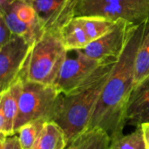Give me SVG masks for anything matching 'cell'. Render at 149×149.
<instances>
[{
	"instance_id": "15",
	"label": "cell",
	"mask_w": 149,
	"mask_h": 149,
	"mask_svg": "<svg viewBox=\"0 0 149 149\" xmlns=\"http://www.w3.org/2000/svg\"><path fill=\"white\" fill-rule=\"evenodd\" d=\"M67 141L62 128L55 122L46 121L31 149H65Z\"/></svg>"
},
{
	"instance_id": "16",
	"label": "cell",
	"mask_w": 149,
	"mask_h": 149,
	"mask_svg": "<svg viewBox=\"0 0 149 149\" xmlns=\"http://www.w3.org/2000/svg\"><path fill=\"white\" fill-rule=\"evenodd\" d=\"M149 76V20L147 21L144 34L136 54L134 86Z\"/></svg>"
},
{
	"instance_id": "8",
	"label": "cell",
	"mask_w": 149,
	"mask_h": 149,
	"mask_svg": "<svg viewBox=\"0 0 149 149\" xmlns=\"http://www.w3.org/2000/svg\"><path fill=\"white\" fill-rule=\"evenodd\" d=\"M135 26L125 20H119L107 33L92 41L80 51L101 63L116 61L120 57Z\"/></svg>"
},
{
	"instance_id": "17",
	"label": "cell",
	"mask_w": 149,
	"mask_h": 149,
	"mask_svg": "<svg viewBox=\"0 0 149 149\" xmlns=\"http://www.w3.org/2000/svg\"><path fill=\"white\" fill-rule=\"evenodd\" d=\"M91 41H93L112 30L118 21L100 17H78Z\"/></svg>"
},
{
	"instance_id": "4",
	"label": "cell",
	"mask_w": 149,
	"mask_h": 149,
	"mask_svg": "<svg viewBox=\"0 0 149 149\" xmlns=\"http://www.w3.org/2000/svg\"><path fill=\"white\" fill-rule=\"evenodd\" d=\"M18 80V113L15 123V134L27 123L39 120H51L61 93L54 86L21 79Z\"/></svg>"
},
{
	"instance_id": "23",
	"label": "cell",
	"mask_w": 149,
	"mask_h": 149,
	"mask_svg": "<svg viewBox=\"0 0 149 149\" xmlns=\"http://www.w3.org/2000/svg\"><path fill=\"white\" fill-rule=\"evenodd\" d=\"M25 1H28V2H31V0H25Z\"/></svg>"
},
{
	"instance_id": "20",
	"label": "cell",
	"mask_w": 149,
	"mask_h": 149,
	"mask_svg": "<svg viewBox=\"0 0 149 149\" xmlns=\"http://www.w3.org/2000/svg\"><path fill=\"white\" fill-rule=\"evenodd\" d=\"M1 149H23L17 134L4 136L1 134Z\"/></svg>"
},
{
	"instance_id": "14",
	"label": "cell",
	"mask_w": 149,
	"mask_h": 149,
	"mask_svg": "<svg viewBox=\"0 0 149 149\" xmlns=\"http://www.w3.org/2000/svg\"><path fill=\"white\" fill-rule=\"evenodd\" d=\"M60 36L68 52L83 50L92 42L78 17L72 18L63 27Z\"/></svg>"
},
{
	"instance_id": "13",
	"label": "cell",
	"mask_w": 149,
	"mask_h": 149,
	"mask_svg": "<svg viewBox=\"0 0 149 149\" xmlns=\"http://www.w3.org/2000/svg\"><path fill=\"white\" fill-rule=\"evenodd\" d=\"M112 139L103 129L89 127L74 139H72L65 149H108Z\"/></svg>"
},
{
	"instance_id": "10",
	"label": "cell",
	"mask_w": 149,
	"mask_h": 149,
	"mask_svg": "<svg viewBox=\"0 0 149 149\" xmlns=\"http://www.w3.org/2000/svg\"><path fill=\"white\" fill-rule=\"evenodd\" d=\"M38 20L45 31L60 32L75 17L78 0H31Z\"/></svg>"
},
{
	"instance_id": "18",
	"label": "cell",
	"mask_w": 149,
	"mask_h": 149,
	"mask_svg": "<svg viewBox=\"0 0 149 149\" xmlns=\"http://www.w3.org/2000/svg\"><path fill=\"white\" fill-rule=\"evenodd\" d=\"M47 120H39L24 125L16 133L23 149H31Z\"/></svg>"
},
{
	"instance_id": "22",
	"label": "cell",
	"mask_w": 149,
	"mask_h": 149,
	"mask_svg": "<svg viewBox=\"0 0 149 149\" xmlns=\"http://www.w3.org/2000/svg\"><path fill=\"white\" fill-rule=\"evenodd\" d=\"M143 133V138L145 142V148L146 149H149V122L144 123L141 126Z\"/></svg>"
},
{
	"instance_id": "6",
	"label": "cell",
	"mask_w": 149,
	"mask_h": 149,
	"mask_svg": "<svg viewBox=\"0 0 149 149\" xmlns=\"http://www.w3.org/2000/svg\"><path fill=\"white\" fill-rule=\"evenodd\" d=\"M0 17L14 35L34 45L45 31L31 3L25 0H0Z\"/></svg>"
},
{
	"instance_id": "19",
	"label": "cell",
	"mask_w": 149,
	"mask_h": 149,
	"mask_svg": "<svg viewBox=\"0 0 149 149\" xmlns=\"http://www.w3.org/2000/svg\"><path fill=\"white\" fill-rule=\"evenodd\" d=\"M108 149H146L141 127L112 141Z\"/></svg>"
},
{
	"instance_id": "7",
	"label": "cell",
	"mask_w": 149,
	"mask_h": 149,
	"mask_svg": "<svg viewBox=\"0 0 149 149\" xmlns=\"http://www.w3.org/2000/svg\"><path fill=\"white\" fill-rule=\"evenodd\" d=\"M32 46V44L17 35H13L7 44L0 46V93L19 79Z\"/></svg>"
},
{
	"instance_id": "11",
	"label": "cell",
	"mask_w": 149,
	"mask_h": 149,
	"mask_svg": "<svg viewBox=\"0 0 149 149\" xmlns=\"http://www.w3.org/2000/svg\"><path fill=\"white\" fill-rule=\"evenodd\" d=\"M126 122L137 127L149 122V76L134 86L127 107Z\"/></svg>"
},
{
	"instance_id": "9",
	"label": "cell",
	"mask_w": 149,
	"mask_h": 149,
	"mask_svg": "<svg viewBox=\"0 0 149 149\" xmlns=\"http://www.w3.org/2000/svg\"><path fill=\"white\" fill-rule=\"evenodd\" d=\"M74 52L72 57L67 53L53 85L61 93H69L78 87L104 64L88 57L80 50Z\"/></svg>"
},
{
	"instance_id": "3",
	"label": "cell",
	"mask_w": 149,
	"mask_h": 149,
	"mask_svg": "<svg viewBox=\"0 0 149 149\" xmlns=\"http://www.w3.org/2000/svg\"><path fill=\"white\" fill-rule=\"evenodd\" d=\"M67 53L60 32L45 31L33 45L19 79L53 86Z\"/></svg>"
},
{
	"instance_id": "1",
	"label": "cell",
	"mask_w": 149,
	"mask_h": 149,
	"mask_svg": "<svg viewBox=\"0 0 149 149\" xmlns=\"http://www.w3.org/2000/svg\"><path fill=\"white\" fill-rule=\"evenodd\" d=\"M146 23L136 25L103 88L89 127L103 129L112 141L123 135L126 111L134 87L135 60ZM88 127V128H89Z\"/></svg>"
},
{
	"instance_id": "2",
	"label": "cell",
	"mask_w": 149,
	"mask_h": 149,
	"mask_svg": "<svg viewBox=\"0 0 149 149\" xmlns=\"http://www.w3.org/2000/svg\"><path fill=\"white\" fill-rule=\"evenodd\" d=\"M116 62L102 64L78 87L59 94L51 120L62 128L67 144L89 127L100 94Z\"/></svg>"
},
{
	"instance_id": "21",
	"label": "cell",
	"mask_w": 149,
	"mask_h": 149,
	"mask_svg": "<svg viewBox=\"0 0 149 149\" xmlns=\"http://www.w3.org/2000/svg\"><path fill=\"white\" fill-rule=\"evenodd\" d=\"M13 35L4 20L0 17V46L7 44L12 38Z\"/></svg>"
},
{
	"instance_id": "12",
	"label": "cell",
	"mask_w": 149,
	"mask_h": 149,
	"mask_svg": "<svg viewBox=\"0 0 149 149\" xmlns=\"http://www.w3.org/2000/svg\"><path fill=\"white\" fill-rule=\"evenodd\" d=\"M19 80L0 93V132L4 136L15 134V123L18 113Z\"/></svg>"
},
{
	"instance_id": "5",
	"label": "cell",
	"mask_w": 149,
	"mask_h": 149,
	"mask_svg": "<svg viewBox=\"0 0 149 149\" xmlns=\"http://www.w3.org/2000/svg\"><path fill=\"white\" fill-rule=\"evenodd\" d=\"M75 17H100L140 25L149 20V0H78Z\"/></svg>"
}]
</instances>
